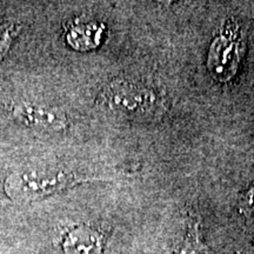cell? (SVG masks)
Listing matches in <instances>:
<instances>
[{
    "label": "cell",
    "instance_id": "9c48e42d",
    "mask_svg": "<svg viewBox=\"0 0 254 254\" xmlns=\"http://www.w3.org/2000/svg\"><path fill=\"white\" fill-rule=\"evenodd\" d=\"M239 211L247 219H254V184L241 193L239 198Z\"/></svg>",
    "mask_w": 254,
    "mask_h": 254
},
{
    "label": "cell",
    "instance_id": "8992f818",
    "mask_svg": "<svg viewBox=\"0 0 254 254\" xmlns=\"http://www.w3.org/2000/svg\"><path fill=\"white\" fill-rule=\"evenodd\" d=\"M105 26L103 24L86 21H77L73 24L66 34L68 45L78 51H90L100 45L104 36Z\"/></svg>",
    "mask_w": 254,
    "mask_h": 254
},
{
    "label": "cell",
    "instance_id": "3957f363",
    "mask_svg": "<svg viewBox=\"0 0 254 254\" xmlns=\"http://www.w3.org/2000/svg\"><path fill=\"white\" fill-rule=\"evenodd\" d=\"M244 55V40L236 23L225 24L208 50L207 67L218 81H230L236 75Z\"/></svg>",
    "mask_w": 254,
    "mask_h": 254
},
{
    "label": "cell",
    "instance_id": "5b68a950",
    "mask_svg": "<svg viewBox=\"0 0 254 254\" xmlns=\"http://www.w3.org/2000/svg\"><path fill=\"white\" fill-rule=\"evenodd\" d=\"M103 245L99 232L88 226H79L66 236L63 247L65 254H101Z\"/></svg>",
    "mask_w": 254,
    "mask_h": 254
},
{
    "label": "cell",
    "instance_id": "277c9868",
    "mask_svg": "<svg viewBox=\"0 0 254 254\" xmlns=\"http://www.w3.org/2000/svg\"><path fill=\"white\" fill-rule=\"evenodd\" d=\"M12 114L19 123L44 131L59 132L68 126L66 114L56 107L21 103L15 105Z\"/></svg>",
    "mask_w": 254,
    "mask_h": 254
},
{
    "label": "cell",
    "instance_id": "52a82bcc",
    "mask_svg": "<svg viewBox=\"0 0 254 254\" xmlns=\"http://www.w3.org/2000/svg\"><path fill=\"white\" fill-rule=\"evenodd\" d=\"M206 250L199 236L198 222L190 224L182 254H205Z\"/></svg>",
    "mask_w": 254,
    "mask_h": 254
},
{
    "label": "cell",
    "instance_id": "7a4b0ae2",
    "mask_svg": "<svg viewBox=\"0 0 254 254\" xmlns=\"http://www.w3.org/2000/svg\"><path fill=\"white\" fill-rule=\"evenodd\" d=\"M90 180L95 179L63 168L25 170L7 177L5 190L15 201H32Z\"/></svg>",
    "mask_w": 254,
    "mask_h": 254
},
{
    "label": "cell",
    "instance_id": "6da1fadb",
    "mask_svg": "<svg viewBox=\"0 0 254 254\" xmlns=\"http://www.w3.org/2000/svg\"><path fill=\"white\" fill-rule=\"evenodd\" d=\"M98 101L126 119L153 120L167 111V100L157 88L131 79H114L100 92Z\"/></svg>",
    "mask_w": 254,
    "mask_h": 254
},
{
    "label": "cell",
    "instance_id": "ba28073f",
    "mask_svg": "<svg viewBox=\"0 0 254 254\" xmlns=\"http://www.w3.org/2000/svg\"><path fill=\"white\" fill-rule=\"evenodd\" d=\"M20 32V26L18 25H7V26L0 28V60L4 58L12 41L15 39Z\"/></svg>",
    "mask_w": 254,
    "mask_h": 254
}]
</instances>
